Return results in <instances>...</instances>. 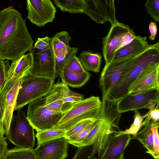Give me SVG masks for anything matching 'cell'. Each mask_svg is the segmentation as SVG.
I'll list each match as a JSON object with an SVG mask.
<instances>
[{"label":"cell","instance_id":"1","mask_svg":"<svg viewBox=\"0 0 159 159\" xmlns=\"http://www.w3.org/2000/svg\"><path fill=\"white\" fill-rule=\"evenodd\" d=\"M34 41L22 15L12 6L0 11V58L15 60L32 49Z\"/></svg>","mask_w":159,"mask_h":159},{"label":"cell","instance_id":"2","mask_svg":"<svg viewBox=\"0 0 159 159\" xmlns=\"http://www.w3.org/2000/svg\"><path fill=\"white\" fill-rule=\"evenodd\" d=\"M159 62V47L156 44H150L135 57L110 90L105 100L116 104L127 94L130 85L144 67L151 63Z\"/></svg>","mask_w":159,"mask_h":159},{"label":"cell","instance_id":"3","mask_svg":"<svg viewBox=\"0 0 159 159\" xmlns=\"http://www.w3.org/2000/svg\"><path fill=\"white\" fill-rule=\"evenodd\" d=\"M55 79L30 73L24 76L21 79L14 111L22 108L36 99L45 97L55 83Z\"/></svg>","mask_w":159,"mask_h":159},{"label":"cell","instance_id":"4","mask_svg":"<svg viewBox=\"0 0 159 159\" xmlns=\"http://www.w3.org/2000/svg\"><path fill=\"white\" fill-rule=\"evenodd\" d=\"M101 104L100 98L94 96L75 103L64 114L54 128L66 131L82 120L98 119L100 116Z\"/></svg>","mask_w":159,"mask_h":159},{"label":"cell","instance_id":"5","mask_svg":"<svg viewBox=\"0 0 159 159\" xmlns=\"http://www.w3.org/2000/svg\"><path fill=\"white\" fill-rule=\"evenodd\" d=\"M7 139L16 147L34 149L35 142L34 129L22 108L17 110L16 115H12Z\"/></svg>","mask_w":159,"mask_h":159},{"label":"cell","instance_id":"6","mask_svg":"<svg viewBox=\"0 0 159 159\" xmlns=\"http://www.w3.org/2000/svg\"><path fill=\"white\" fill-rule=\"evenodd\" d=\"M63 114L48 109L45 98H42L29 103L27 117L34 129L39 132L56 127Z\"/></svg>","mask_w":159,"mask_h":159},{"label":"cell","instance_id":"7","mask_svg":"<svg viewBox=\"0 0 159 159\" xmlns=\"http://www.w3.org/2000/svg\"><path fill=\"white\" fill-rule=\"evenodd\" d=\"M159 62H152L144 67L130 84L127 95L134 96L159 90Z\"/></svg>","mask_w":159,"mask_h":159},{"label":"cell","instance_id":"8","mask_svg":"<svg viewBox=\"0 0 159 159\" xmlns=\"http://www.w3.org/2000/svg\"><path fill=\"white\" fill-rule=\"evenodd\" d=\"M136 56L105 63L99 80V86L102 94V100H105L110 90Z\"/></svg>","mask_w":159,"mask_h":159},{"label":"cell","instance_id":"9","mask_svg":"<svg viewBox=\"0 0 159 159\" xmlns=\"http://www.w3.org/2000/svg\"><path fill=\"white\" fill-rule=\"evenodd\" d=\"M159 90H153L134 96L127 94L116 104V110L120 113L146 108L149 110L159 106Z\"/></svg>","mask_w":159,"mask_h":159},{"label":"cell","instance_id":"10","mask_svg":"<svg viewBox=\"0 0 159 159\" xmlns=\"http://www.w3.org/2000/svg\"><path fill=\"white\" fill-rule=\"evenodd\" d=\"M85 5L83 13L98 24L107 22L111 25L118 21L116 19L114 0H84Z\"/></svg>","mask_w":159,"mask_h":159},{"label":"cell","instance_id":"11","mask_svg":"<svg viewBox=\"0 0 159 159\" xmlns=\"http://www.w3.org/2000/svg\"><path fill=\"white\" fill-rule=\"evenodd\" d=\"M26 8L27 18L38 27L52 22L56 17V9L50 0H28Z\"/></svg>","mask_w":159,"mask_h":159},{"label":"cell","instance_id":"12","mask_svg":"<svg viewBox=\"0 0 159 159\" xmlns=\"http://www.w3.org/2000/svg\"><path fill=\"white\" fill-rule=\"evenodd\" d=\"M30 53L32 56L33 63L30 73L55 79L58 76L56 70L55 57L51 48L40 53Z\"/></svg>","mask_w":159,"mask_h":159},{"label":"cell","instance_id":"13","mask_svg":"<svg viewBox=\"0 0 159 159\" xmlns=\"http://www.w3.org/2000/svg\"><path fill=\"white\" fill-rule=\"evenodd\" d=\"M68 144L65 138L44 142L34 149L37 159H65Z\"/></svg>","mask_w":159,"mask_h":159},{"label":"cell","instance_id":"14","mask_svg":"<svg viewBox=\"0 0 159 159\" xmlns=\"http://www.w3.org/2000/svg\"><path fill=\"white\" fill-rule=\"evenodd\" d=\"M130 28L117 21L111 25L107 35L102 39V54L105 63L110 61L119 41Z\"/></svg>","mask_w":159,"mask_h":159},{"label":"cell","instance_id":"15","mask_svg":"<svg viewBox=\"0 0 159 159\" xmlns=\"http://www.w3.org/2000/svg\"><path fill=\"white\" fill-rule=\"evenodd\" d=\"M62 88V82H60L59 79L57 83L53 85L44 98L46 106L48 109L64 114L74 104L64 102Z\"/></svg>","mask_w":159,"mask_h":159},{"label":"cell","instance_id":"16","mask_svg":"<svg viewBox=\"0 0 159 159\" xmlns=\"http://www.w3.org/2000/svg\"><path fill=\"white\" fill-rule=\"evenodd\" d=\"M132 139L129 134L114 133L110 136L106 148L99 159H113L124 152Z\"/></svg>","mask_w":159,"mask_h":159},{"label":"cell","instance_id":"17","mask_svg":"<svg viewBox=\"0 0 159 159\" xmlns=\"http://www.w3.org/2000/svg\"><path fill=\"white\" fill-rule=\"evenodd\" d=\"M33 63L32 56L30 52L12 61L6 80L17 82L19 79L30 73Z\"/></svg>","mask_w":159,"mask_h":159},{"label":"cell","instance_id":"18","mask_svg":"<svg viewBox=\"0 0 159 159\" xmlns=\"http://www.w3.org/2000/svg\"><path fill=\"white\" fill-rule=\"evenodd\" d=\"M149 45L146 37L136 36L130 43L114 53L110 61L136 56L147 48Z\"/></svg>","mask_w":159,"mask_h":159},{"label":"cell","instance_id":"19","mask_svg":"<svg viewBox=\"0 0 159 159\" xmlns=\"http://www.w3.org/2000/svg\"><path fill=\"white\" fill-rule=\"evenodd\" d=\"M21 78L19 79L7 94L3 121L4 134L7 139L10 124L15 107L18 93L20 87Z\"/></svg>","mask_w":159,"mask_h":159},{"label":"cell","instance_id":"20","mask_svg":"<svg viewBox=\"0 0 159 159\" xmlns=\"http://www.w3.org/2000/svg\"><path fill=\"white\" fill-rule=\"evenodd\" d=\"M71 39L66 31L57 32L52 37L51 47L55 57L65 55L70 51L71 48L69 45Z\"/></svg>","mask_w":159,"mask_h":159},{"label":"cell","instance_id":"21","mask_svg":"<svg viewBox=\"0 0 159 159\" xmlns=\"http://www.w3.org/2000/svg\"><path fill=\"white\" fill-rule=\"evenodd\" d=\"M90 76V74L86 70L81 73L76 74L64 68L60 77L62 81H64L67 86L73 88H79L83 86Z\"/></svg>","mask_w":159,"mask_h":159},{"label":"cell","instance_id":"22","mask_svg":"<svg viewBox=\"0 0 159 159\" xmlns=\"http://www.w3.org/2000/svg\"><path fill=\"white\" fill-rule=\"evenodd\" d=\"M79 59L84 69L94 72L100 71L102 57L98 53L84 51L80 53Z\"/></svg>","mask_w":159,"mask_h":159},{"label":"cell","instance_id":"23","mask_svg":"<svg viewBox=\"0 0 159 159\" xmlns=\"http://www.w3.org/2000/svg\"><path fill=\"white\" fill-rule=\"evenodd\" d=\"M153 121H151L137 134L133 139L138 140L146 149V152L154 156L153 136L151 127Z\"/></svg>","mask_w":159,"mask_h":159},{"label":"cell","instance_id":"24","mask_svg":"<svg viewBox=\"0 0 159 159\" xmlns=\"http://www.w3.org/2000/svg\"><path fill=\"white\" fill-rule=\"evenodd\" d=\"M53 2L61 11L70 13H83L85 5L84 0H54Z\"/></svg>","mask_w":159,"mask_h":159},{"label":"cell","instance_id":"25","mask_svg":"<svg viewBox=\"0 0 159 159\" xmlns=\"http://www.w3.org/2000/svg\"><path fill=\"white\" fill-rule=\"evenodd\" d=\"M2 159H37L34 149L16 147L8 150Z\"/></svg>","mask_w":159,"mask_h":159},{"label":"cell","instance_id":"26","mask_svg":"<svg viewBox=\"0 0 159 159\" xmlns=\"http://www.w3.org/2000/svg\"><path fill=\"white\" fill-rule=\"evenodd\" d=\"M66 130L53 128L48 129L37 132L36 137L37 146L45 142L65 138Z\"/></svg>","mask_w":159,"mask_h":159},{"label":"cell","instance_id":"27","mask_svg":"<svg viewBox=\"0 0 159 159\" xmlns=\"http://www.w3.org/2000/svg\"><path fill=\"white\" fill-rule=\"evenodd\" d=\"M134 111V121L129 128L125 130H119L118 131L115 130L114 133L119 134L131 135L132 136V139L136 136L142 127V123L144 118L143 116H141L138 110H135Z\"/></svg>","mask_w":159,"mask_h":159},{"label":"cell","instance_id":"28","mask_svg":"<svg viewBox=\"0 0 159 159\" xmlns=\"http://www.w3.org/2000/svg\"><path fill=\"white\" fill-rule=\"evenodd\" d=\"M97 120L80 131L65 138L68 143L79 148L82 141L94 126Z\"/></svg>","mask_w":159,"mask_h":159},{"label":"cell","instance_id":"29","mask_svg":"<svg viewBox=\"0 0 159 159\" xmlns=\"http://www.w3.org/2000/svg\"><path fill=\"white\" fill-rule=\"evenodd\" d=\"M78 51L77 48L71 47L70 51L65 55L55 57L56 70L58 76H61L64 66L71 57L76 55Z\"/></svg>","mask_w":159,"mask_h":159},{"label":"cell","instance_id":"30","mask_svg":"<svg viewBox=\"0 0 159 159\" xmlns=\"http://www.w3.org/2000/svg\"><path fill=\"white\" fill-rule=\"evenodd\" d=\"M62 81L63 101L64 103H70L74 104L84 99L83 95L70 90L65 82L64 81Z\"/></svg>","mask_w":159,"mask_h":159},{"label":"cell","instance_id":"31","mask_svg":"<svg viewBox=\"0 0 159 159\" xmlns=\"http://www.w3.org/2000/svg\"><path fill=\"white\" fill-rule=\"evenodd\" d=\"M52 38L46 36L42 38H38L37 41L30 52L39 53L44 52L51 48Z\"/></svg>","mask_w":159,"mask_h":159},{"label":"cell","instance_id":"32","mask_svg":"<svg viewBox=\"0 0 159 159\" xmlns=\"http://www.w3.org/2000/svg\"><path fill=\"white\" fill-rule=\"evenodd\" d=\"M144 6L146 9L147 12L153 20L159 22V0H147Z\"/></svg>","mask_w":159,"mask_h":159},{"label":"cell","instance_id":"33","mask_svg":"<svg viewBox=\"0 0 159 159\" xmlns=\"http://www.w3.org/2000/svg\"><path fill=\"white\" fill-rule=\"evenodd\" d=\"M64 68L76 74L81 73L86 70L83 66L79 58L76 55L73 56L69 60L63 69Z\"/></svg>","mask_w":159,"mask_h":159},{"label":"cell","instance_id":"34","mask_svg":"<svg viewBox=\"0 0 159 159\" xmlns=\"http://www.w3.org/2000/svg\"><path fill=\"white\" fill-rule=\"evenodd\" d=\"M97 119H88L81 121L66 130L65 138L75 134L84 129Z\"/></svg>","mask_w":159,"mask_h":159},{"label":"cell","instance_id":"35","mask_svg":"<svg viewBox=\"0 0 159 159\" xmlns=\"http://www.w3.org/2000/svg\"><path fill=\"white\" fill-rule=\"evenodd\" d=\"M159 126V122H152L151 130L153 136V157L155 159H159V138L158 131Z\"/></svg>","mask_w":159,"mask_h":159},{"label":"cell","instance_id":"36","mask_svg":"<svg viewBox=\"0 0 159 159\" xmlns=\"http://www.w3.org/2000/svg\"><path fill=\"white\" fill-rule=\"evenodd\" d=\"M136 35L133 30L129 29L120 39L114 53L130 43L134 39Z\"/></svg>","mask_w":159,"mask_h":159},{"label":"cell","instance_id":"37","mask_svg":"<svg viewBox=\"0 0 159 159\" xmlns=\"http://www.w3.org/2000/svg\"><path fill=\"white\" fill-rule=\"evenodd\" d=\"M143 116L144 118H146L142 123V127L147 125L151 121L154 122H159V106H157L155 108L149 110Z\"/></svg>","mask_w":159,"mask_h":159},{"label":"cell","instance_id":"38","mask_svg":"<svg viewBox=\"0 0 159 159\" xmlns=\"http://www.w3.org/2000/svg\"><path fill=\"white\" fill-rule=\"evenodd\" d=\"M10 67L9 60L5 61L0 58V91L6 80Z\"/></svg>","mask_w":159,"mask_h":159},{"label":"cell","instance_id":"39","mask_svg":"<svg viewBox=\"0 0 159 159\" xmlns=\"http://www.w3.org/2000/svg\"><path fill=\"white\" fill-rule=\"evenodd\" d=\"M91 146H83L78 148L72 159H92L91 154L92 147H91Z\"/></svg>","mask_w":159,"mask_h":159},{"label":"cell","instance_id":"40","mask_svg":"<svg viewBox=\"0 0 159 159\" xmlns=\"http://www.w3.org/2000/svg\"><path fill=\"white\" fill-rule=\"evenodd\" d=\"M6 137L0 135V159H2L7 151V144Z\"/></svg>","mask_w":159,"mask_h":159},{"label":"cell","instance_id":"41","mask_svg":"<svg viewBox=\"0 0 159 159\" xmlns=\"http://www.w3.org/2000/svg\"><path fill=\"white\" fill-rule=\"evenodd\" d=\"M6 110V107L0 101V135L4 134L3 121Z\"/></svg>","mask_w":159,"mask_h":159},{"label":"cell","instance_id":"42","mask_svg":"<svg viewBox=\"0 0 159 159\" xmlns=\"http://www.w3.org/2000/svg\"><path fill=\"white\" fill-rule=\"evenodd\" d=\"M149 29L151 35L149 39L151 40L155 39L157 32V27L156 23L155 22H151L149 25Z\"/></svg>","mask_w":159,"mask_h":159},{"label":"cell","instance_id":"43","mask_svg":"<svg viewBox=\"0 0 159 159\" xmlns=\"http://www.w3.org/2000/svg\"><path fill=\"white\" fill-rule=\"evenodd\" d=\"M124 153V152L122 153L120 155L113 159H125Z\"/></svg>","mask_w":159,"mask_h":159},{"label":"cell","instance_id":"44","mask_svg":"<svg viewBox=\"0 0 159 159\" xmlns=\"http://www.w3.org/2000/svg\"><path fill=\"white\" fill-rule=\"evenodd\" d=\"M92 159H96V157H93Z\"/></svg>","mask_w":159,"mask_h":159}]
</instances>
